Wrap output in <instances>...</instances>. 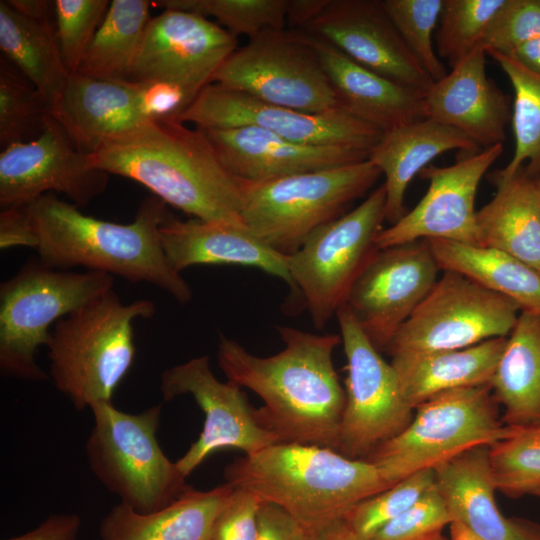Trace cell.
Here are the masks:
<instances>
[{
	"label": "cell",
	"instance_id": "obj_46",
	"mask_svg": "<svg viewBox=\"0 0 540 540\" xmlns=\"http://www.w3.org/2000/svg\"><path fill=\"white\" fill-rule=\"evenodd\" d=\"M260 504L256 495L234 488L215 521L212 540H255Z\"/></svg>",
	"mask_w": 540,
	"mask_h": 540
},
{
	"label": "cell",
	"instance_id": "obj_56",
	"mask_svg": "<svg viewBox=\"0 0 540 540\" xmlns=\"http://www.w3.org/2000/svg\"><path fill=\"white\" fill-rule=\"evenodd\" d=\"M533 495H534V496H538V497H540V489H539V490H537L536 492H534V494H533Z\"/></svg>",
	"mask_w": 540,
	"mask_h": 540
},
{
	"label": "cell",
	"instance_id": "obj_8",
	"mask_svg": "<svg viewBox=\"0 0 540 540\" xmlns=\"http://www.w3.org/2000/svg\"><path fill=\"white\" fill-rule=\"evenodd\" d=\"M94 426L85 444L91 472L120 502L139 513L162 509L186 488V477L157 440L162 406L140 413L117 409L111 401L90 406Z\"/></svg>",
	"mask_w": 540,
	"mask_h": 540
},
{
	"label": "cell",
	"instance_id": "obj_45",
	"mask_svg": "<svg viewBox=\"0 0 540 540\" xmlns=\"http://www.w3.org/2000/svg\"><path fill=\"white\" fill-rule=\"evenodd\" d=\"M133 83L141 113L148 122L176 121L195 100L182 86L173 82L144 80Z\"/></svg>",
	"mask_w": 540,
	"mask_h": 540
},
{
	"label": "cell",
	"instance_id": "obj_31",
	"mask_svg": "<svg viewBox=\"0 0 540 540\" xmlns=\"http://www.w3.org/2000/svg\"><path fill=\"white\" fill-rule=\"evenodd\" d=\"M0 49L41 93L55 117L70 75L62 61L55 21L27 17L1 0Z\"/></svg>",
	"mask_w": 540,
	"mask_h": 540
},
{
	"label": "cell",
	"instance_id": "obj_9",
	"mask_svg": "<svg viewBox=\"0 0 540 540\" xmlns=\"http://www.w3.org/2000/svg\"><path fill=\"white\" fill-rule=\"evenodd\" d=\"M381 174L366 160L269 181H243L241 217L258 239L289 256L315 230L342 216Z\"/></svg>",
	"mask_w": 540,
	"mask_h": 540
},
{
	"label": "cell",
	"instance_id": "obj_35",
	"mask_svg": "<svg viewBox=\"0 0 540 540\" xmlns=\"http://www.w3.org/2000/svg\"><path fill=\"white\" fill-rule=\"evenodd\" d=\"M489 55L507 75L514 90L512 126L515 150L510 162L489 175L490 182L504 180L519 168L532 177L540 176V75L514 58L497 52Z\"/></svg>",
	"mask_w": 540,
	"mask_h": 540
},
{
	"label": "cell",
	"instance_id": "obj_24",
	"mask_svg": "<svg viewBox=\"0 0 540 540\" xmlns=\"http://www.w3.org/2000/svg\"><path fill=\"white\" fill-rule=\"evenodd\" d=\"M159 233L166 257L179 273L194 265L251 266L282 279L293 290L287 256L268 247L245 225L180 220L171 214Z\"/></svg>",
	"mask_w": 540,
	"mask_h": 540
},
{
	"label": "cell",
	"instance_id": "obj_12",
	"mask_svg": "<svg viewBox=\"0 0 540 540\" xmlns=\"http://www.w3.org/2000/svg\"><path fill=\"white\" fill-rule=\"evenodd\" d=\"M520 306L453 271H443L433 288L397 331L385 351L453 350L507 337Z\"/></svg>",
	"mask_w": 540,
	"mask_h": 540
},
{
	"label": "cell",
	"instance_id": "obj_53",
	"mask_svg": "<svg viewBox=\"0 0 540 540\" xmlns=\"http://www.w3.org/2000/svg\"><path fill=\"white\" fill-rule=\"evenodd\" d=\"M316 540H359L348 529L344 520L333 525L323 534H321Z\"/></svg>",
	"mask_w": 540,
	"mask_h": 540
},
{
	"label": "cell",
	"instance_id": "obj_51",
	"mask_svg": "<svg viewBox=\"0 0 540 540\" xmlns=\"http://www.w3.org/2000/svg\"><path fill=\"white\" fill-rule=\"evenodd\" d=\"M19 13L33 19H52L54 1L46 0H7Z\"/></svg>",
	"mask_w": 540,
	"mask_h": 540
},
{
	"label": "cell",
	"instance_id": "obj_29",
	"mask_svg": "<svg viewBox=\"0 0 540 540\" xmlns=\"http://www.w3.org/2000/svg\"><path fill=\"white\" fill-rule=\"evenodd\" d=\"M507 337L462 349L397 354L390 364L404 398L415 409L446 391L490 385Z\"/></svg>",
	"mask_w": 540,
	"mask_h": 540
},
{
	"label": "cell",
	"instance_id": "obj_44",
	"mask_svg": "<svg viewBox=\"0 0 540 540\" xmlns=\"http://www.w3.org/2000/svg\"><path fill=\"white\" fill-rule=\"evenodd\" d=\"M450 523V514L434 483L414 505L369 540H427L442 533Z\"/></svg>",
	"mask_w": 540,
	"mask_h": 540
},
{
	"label": "cell",
	"instance_id": "obj_1",
	"mask_svg": "<svg viewBox=\"0 0 540 540\" xmlns=\"http://www.w3.org/2000/svg\"><path fill=\"white\" fill-rule=\"evenodd\" d=\"M284 348L260 357L220 334L217 360L228 381L255 392L264 405L255 409L259 424L279 442L337 451L345 406L333 363L338 334H314L277 326Z\"/></svg>",
	"mask_w": 540,
	"mask_h": 540
},
{
	"label": "cell",
	"instance_id": "obj_30",
	"mask_svg": "<svg viewBox=\"0 0 540 540\" xmlns=\"http://www.w3.org/2000/svg\"><path fill=\"white\" fill-rule=\"evenodd\" d=\"M493 198L477 211L479 245L504 251L540 274V195L536 178L521 167L491 182Z\"/></svg>",
	"mask_w": 540,
	"mask_h": 540
},
{
	"label": "cell",
	"instance_id": "obj_36",
	"mask_svg": "<svg viewBox=\"0 0 540 540\" xmlns=\"http://www.w3.org/2000/svg\"><path fill=\"white\" fill-rule=\"evenodd\" d=\"M1 59L0 64V145L36 139L43 131L51 108L41 93L23 75Z\"/></svg>",
	"mask_w": 540,
	"mask_h": 540
},
{
	"label": "cell",
	"instance_id": "obj_13",
	"mask_svg": "<svg viewBox=\"0 0 540 540\" xmlns=\"http://www.w3.org/2000/svg\"><path fill=\"white\" fill-rule=\"evenodd\" d=\"M336 317L347 361L337 451L351 459H364L402 432L414 409L404 398L392 365L382 358L346 304Z\"/></svg>",
	"mask_w": 540,
	"mask_h": 540
},
{
	"label": "cell",
	"instance_id": "obj_39",
	"mask_svg": "<svg viewBox=\"0 0 540 540\" xmlns=\"http://www.w3.org/2000/svg\"><path fill=\"white\" fill-rule=\"evenodd\" d=\"M505 0H443L435 48L454 68L481 47L487 27Z\"/></svg>",
	"mask_w": 540,
	"mask_h": 540
},
{
	"label": "cell",
	"instance_id": "obj_4",
	"mask_svg": "<svg viewBox=\"0 0 540 540\" xmlns=\"http://www.w3.org/2000/svg\"><path fill=\"white\" fill-rule=\"evenodd\" d=\"M224 477L233 488L283 508L315 539L343 521L356 504L390 487L365 460L285 442L233 460Z\"/></svg>",
	"mask_w": 540,
	"mask_h": 540
},
{
	"label": "cell",
	"instance_id": "obj_19",
	"mask_svg": "<svg viewBox=\"0 0 540 540\" xmlns=\"http://www.w3.org/2000/svg\"><path fill=\"white\" fill-rule=\"evenodd\" d=\"M503 144L465 155L456 163L428 165L420 173L427 192L418 204L376 237L378 249L420 239L479 245L475 198L481 179L501 155Z\"/></svg>",
	"mask_w": 540,
	"mask_h": 540
},
{
	"label": "cell",
	"instance_id": "obj_38",
	"mask_svg": "<svg viewBox=\"0 0 540 540\" xmlns=\"http://www.w3.org/2000/svg\"><path fill=\"white\" fill-rule=\"evenodd\" d=\"M153 5L213 17L237 37L250 38L264 30L285 29L288 0H161Z\"/></svg>",
	"mask_w": 540,
	"mask_h": 540
},
{
	"label": "cell",
	"instance_id": "obj_28",
	"mask_svg": "<svg viewBox=\"0 0 540 540\" xmlns=\"http://www.w3.org/2000/svg\"><path fill=\"white\" fill-rule=\"evenodd\" d=\"M233 487L224 483L201 491L187 488L170 504L139 513L118 503L102 519L101 540H212L215 521Z\"/></svg>",
	"mask_w": 540,
	"mask_h": 540
},
{
	"label": "cell",
	"instance_id": "obj_20",
	"mask_svg": "<svg viewBox=\"0 0 540 540\" xmlns=\"http://www.w3.org/2000/svg\"><path fill=\"white\" fill-rule=\"evenodd\" d=\"M301 30L423 96L434 84L404 43L382 0H328Z\"/></svg>",
	"mask_w": 540,
	"mask_h": 540
},
{
	"label": "cell",
	"instance_id": "obj_26",
	"mask_svg": "<svg viewBox=\"0 0 540 540\" xmlns=\"http://www.w3.org/2000/svg\"><path fill=\"white\" fill-rule=\"evenodd\" d=\"M85 154L148 122L141 113L131 81L69 75L60 110L54 117Z\"/></svg>",
	"mask_w": 540,
	"mask_h": 540
},
{
	"label": "cell",
	"instance_id": "obj_54",
	"mask_svg": "<svg viewBox=\"0 0 540 540\" xmlns=\"http://www.w3.org/2000/svg\"><path fill=\"white\" fill-rule=\"evenodd\" d=\"M427 540H451V539L446 538L445 536L442 535V533H440Z\"/></svg>",
	"mask_w": 540,
	"mask_h": 540
},
{
	"label": "cell",
	"instance_id": "obj_41",
	"mask_svg": "<svg viewBox=\"0 0 540 540\" xmlns=\"http://www.w3.org/2000/svg\"><path fill=\"white\" fill-rule=\"evenodd\" d=\"M404 43L434 82L448 71L436 52L433 35L443 0H382Z\"/></svg>",
	"mask_w": 540,
	"mask_h": 540
},
{
	"label": "cell",
	"instance_id": "obj_55",
	"mask_svg": "<svg viewBox=\"0 0 540 540\" xmlns=\"http://www.w3.org/2000/svg\"><path fill=\"white\" fill-rule=\"evenodd\" d=\"M536 182H537L538 191H539V195H540V176L536 177Z\"/></svg>",
	"mask_w": 540,
	"mask_h": 540
},
{
	"label": "cell",
	"instance_id": "obj_42",
	"mask_svg": "<svg viewBox=\"0 0 540 540\" xmlns=\"http://www.w3.org/2000/svg\"><path fill=\"white\" fill-rule=\"evenodd\" d=\"M108 0H55L56 34L63 64L72 75L104 19Z\"/></svg>",
	"mask_w": 540,
	"mask_h": 540
},
{
	"label": "cell",
	"instance_id": "obj_50",
	"mask_svg": "<svg viewBox=\"0 0 540 540\" xmlns=\"http://www.w3.org/2000/svg\"><path fill=\"white\" fill-rule=\"evenodd\" d=\"M328 0H288L287 24L303 29L325 7Z\"/></svg>",
	"mask_w": 540,
	"mask_h": 540
},
{
	"label": "cell",
	"instance_id": "obj_43",
	"mask_svg": "<svg viewBox=\"0 0 540 540\" xmlns=\"http://www.w3.org/2000/svg\"><path fill=\"white\" fill-rule=\"evenodd\" d=\"M540 37V0H505L490 21L481 47L486 54H511Z\"/></svg>",
	"mask_w": 540,
	"mask_h": 540
},
{
	"label": "cell",
	"instance_id": "obj_14",
	"mask_svg": "<svg viewBox=\"0 0 540 540\" xmlns=\"http://www.w3.org/2000/svg\"><path fill=\"white\" fill-rule=\"evenodd\" d=\"M198 128L256 127L292 142L369 151L383 131L342 109L306 113L261 101L218 83L208 84L178 117Z\"/></svg>",
	"mask_w": 540,
	"mask_h": 540
},
{
	"label": "cell",
	"instance_id": "obj_52",
	"mask_svg": "<svg viewBox=\"0 0 540 540\" xmlns=\"http://www.w3.org/2000/svg\"><path fill=\"white\" fill-rule=\"evenodd\" d=\"M508 56L540 75V37L518 47Z\"/></svg>",
	"mask_w": 540,
	"mask_h": 540
},
{
	"label": "cell",
	"instance_id": "obj_5",
	"mask_svg": "<svg viewBox=\"0 0 540 540\" xmlns=\"http://www.w3.org/2000/svg\"><path fill=\"white\" fill-rule=\"evenodd\" d=\"M155 313L152 301L124 304L111 289L58 320L46 344L56 389L77 410L111 401L134 362V321Z\"/></svg>",
	"mask_w": 540,
	"mask_h": 540
},
{
	"label": "cell",
	"instance_id": "obj_2",
	"mask_svg": "<svg viewBox=\"0 0 540 540\" xmlns=\"http://www.w3.org/2000/svg\"><path fill=\"white\" fill-rule=\"evenodd\" d=\"M24 207L28 247L44 264L61 270L82 266L129 282H146L182 305L191 301L190 285L171 266L161 244L159 229L171 213L160 198H145L128 224L88 216L54 193Z\"/></svg>",
	"mask_w": 540,
	"mask_h": 540
},
{
	"label": "cell",
	"instance_id": "obj_49",
	"mask_svg": "<svg viewBox=\"0 0 540 540\" xmlns=\"http://www.w3.org/2000/svg\"><path fill=\"white\" fill-rule=\"evenodd\" d=\"M29 221L25 207H10L0 212V248L28 247Z\"/></svg>",
	"mask_w": 540,
	"mask_h": 540
},
{
	"label": "cell",
	"instance_id": "obj_22",
	"mask_svg": "<svg viewBox=\"0 0 540 540\" xmlns=\"http://www.w3.org/2000/svg\"><path fill=\"white\" fill-rule=\"evenodd\" d=\"M486 52L477 48L424 95L426 118L450 126L481 150L503 144L512 103L486 74Z\"/></svg>",
	"mask_w": 540,
	"mask_h": 540
},
{
	"label": "cell",
	"instance_id": "obj_33",
	"mask_svg": "<svg viewBox=\"0 0 540 540\" xmlns=\"http://www.w3.org/2000/svg\"><path fill=\"white\" fill-rule=\"evenodd\" d=\"M428 242L442 271L457 272L513 300L521 311L540 313V274L527 264L488 246L442 239Z\"/></svg>",
	"mask_w": 540,
	"mask_h": 540
},
{
	"label": "cell",
	"instance_id": "obj_48",
	"mask_svg": "<svg viewBox=\"0 0 540 540\" xmlns=\"http://www.w3.org/2000/svg\"><path fill=\"white\" fill-rule=\"evenodd\" d=\"M80 526L77 514H53L33 530L6 540H77Z\"/></svg>",
	"mask_w": 540,
	"mask_h": 540
},
{
	"label": "cell",
	"instance_id": "obj_37",
	"mask_svg": "<svg viewBox=\"0 0 540 540\" xmlns=\"http://www.w3.org/2000/svg\"><path fill=\"white\" fill-rule=\"evenodd\" d=\"M496 489L510 497L540 489V424L515 427L508 437L489 446Z\"/></svg>",
	"mask_w": 540,
	"mask_h": 540
},
{
	"label": "cell",
	"instance_id": "obj_17",
	"mask_svg": "<svg viewBox=\"0 0 540 540\" xmlns=\"http://www.w3.org/2000/svg\"><path fill=\"white\" fill-rule=\"evenodd\" d=\"M109 174L91 167L61 123L50 115L34 140L14 143L0 154V207H22L52 192L87 206L108 186Z\"/></svg>",
	"mask_w": 540,
	"mask_h": 540
},
{
	"label": "cell",
	"instance_id": "obj_21",
	"mask_svg": "<svg viewBox=\"0 0 540 540\" xmlns=\"http://www.w3.org/2000/svg\"><path fill=\"white\" fill-rule=\"evenodd\" d=\"M198 128V127H197ZM201 129L235 177L262 182L368 160L369 151L292 142L256 127Z\"/></svg>",
	"mask_w": 540,
	"mask_h": 540
},
{
	"label": "cell",
	"instance_id": "obj_3",
	"mask_svg": "<svg viewBox=\"0 0 540 540\" xmlns=\"http://www.w3.org/2000/svg\"><path fill=\"white\" fill-rule=\"evenodd\" d=\"M87 157L91 167L136 181L196 219L244 225L243 181L227 170L197 127L150 122Z\"/></svg>",
	"mask_w": 540,
	"mask_h": 540
},
{
	"label": "cell",
	"instance_id": "obj_34",
	"mask_svg": "<svg viewBox=\"0 0 540 540\" xmlns=\"http://www.w3.org/2000/svg\"><path fill=\"white\" fill-rule=\"evenodd\" d=\"M146 0H113L86 50L77 73L129 81L146 27L151 19Z\"/></svg>",
	"mask_w": 540,
	"mask_h": 540
},
{
	"label": "cell",
	"instance_id": "obj_10",
	"mask_svg": "<svg viewBox=\"0 0 540 540\" xmlns=\"http://www.w3.org/2000/svg\"><path fill=\"white\" fill-rule=\"evenodd\" d=\"M384 184L356 208L315 230L287 256L293 291L301 295L316 329L345 304L349 291L378 250L385 221Z\"/></svg>",
	"mask_w": 540,
	"mask_h": 540
},
{
	"label": "cell",
	"instance_id": "obj_32",
	"mask_svg": "<svg viewBox=\"0 0 540 540\" xmlns=\"http://www.w3.org/2000/svg\"><path fill=\"white\" fill-rule=\"evenodd\" d=\"M506 425L540 424V313L522 310L490 381Z\"/></svg>",
	"mask_w": 540,
	"mask_h": 540
},
{
	"label": "cell",
	"instance_id": "obj_47",
	"mask_svg": "<svg viewBox=\"0 0 540 540\" xmlns=\"http://www.w3.org/2000/svg\"><path fill=\"white\" fill-rule=\"evenodd\" d=\"M255 540H316L309 531L283 508L261 501Z\"/></svg>",
	"mask_w": 540,
	"mask_h": 540
},
{
	"label": "cell",
	"instance_id": "obj_40",
	"mask_svg": "<svg viewBox=\"0 0 540 540\" xmlns=\"http://www.w3.org/2000/svg\"><path fill=\"white\" fill-rule=\"evenodd\" d=\"M434 483V470L416 472L356 504L347 513L344 522L356 538L369 540L414 505Z\"/></svg>",
	"mask_w": 540,
	"mask_h": 540
},
{
	"label": "cell",
	"instance_id": "obj_25",
	"mask_svg": "<svg viewBox=\"0 0 540 540\" xmlns=\"http://www.w3.org/2000/svg\"><path fill=\"white\" fill-rule=\"evenodd\" d=\"M309 36L342 110L383 132L426 118L423 95Z\"/></svg>",
	"mask_w": 540,
	"mask_h": 540
},
{
	"label": "cell",
	"instance_id": "obj_11",
	"mask_svg": "<svg viewBox=\"0 0 540 540\" xmlns=\"http://www.w3.org/2000/svg\"><path fill=\"white\" fill-rule=\"evenodd\" d=\"M212 83L261 101L306 113L341 109L310 36L264 30L238 47Z\"/></svg>",
	"mask_w": 540,
	"mask_h": 540
},
{
	"label": "cell",
	"instance_id": "obj_16",
	"mask_svg": "<svg viewBox=\"0 0 540 540\" xmlns=\"http://www.w3.org/2000/svg\"><path fill=\"white\" fill-rule=\"evenodd\" d=\"M160 391L165 401L191 395L204 414L198 439L176 461L185 477L216 451L238 449L248 455L279 443L277 436L257 421L255 409L242 387L215 377L208 356L195 357L164 370Z\"/></svg>",
	"mask_w": 540,
	"mask_h": 540
},
{
	"label": "cell",
	"instance_id": "obj_23",
	"mask_svg": "<svg viewBox=\"0 0 540 540\" xmlns=\"http://www.w3.org/2000/svg\"><path fill=\"white\" fill-rule=\"evenodd\" d=\"M451 517L481 540H540V525L504 516L495 500L489 446L468 450L434 469Z\"/></svg>",
	"mask_w": 540,
	"mask_h": 540
},
{
	"label": "cell",
	"instance_id": "obj_7",
	"mask_svg": "<svg viewBox=\"0 0 540 540\" xmlns=\"http://www.w3.org/2000/svg\"><path fill=\"white\" fill-rule=\"evenodd\" d=\"M490 385L437 394L414 409L407 427L375 448L365 460L392 486L423 470H434L479 446H491L515 429L499 416Z\"/></svg>",
	"mask_w": 540,
	"mask_h": 540
},
{
	"label": "cell",
	"instance_id": "obj_6",
	"mask_svg": "<svg viewBox=\"0 0 540 540\" xmlns=\"http://www.w3.org/2000/svg\"><path fill=\"white\" fill-rule=\"evenodd\" d=\"M112 275L52 268L37 257L0 285V372L25 381L47 374L36 355L61 318L113 289Z\"/></svg>",
	"mask_w": 540,
	"mask_h": 540
},
{
	"label": "cell",
	"instance_id": "obj_18",
	"mask_svg": "<svg viewBox=\"0 0 540 540\" xmlns=\"http://www.w3.org/2000/svg\"><path fill=\"white\" fill-rule=\"evenodd\" d=\"M237 48V37L218 23L166 9L151 17L129 81L173 82L196 98Z\"/></svg>",
	"mask_w": 540,
	"mask_h": 540
},
{
	"label": "cell",
	"instance_id": "obj_15",
	"mask_svg": "<svg viewBox=\"0 0 540 540\" xmlns=\"http://www.w3.org/2000/svg\"><path fill=\"white\" fill-rule=\"evenodd\" d=\"M441 271L429 242L378 249L352 285L345 304L378 351L435 285Z\"/></svg>",
	"mask_w": 540,
	"mask_h": 540
},
{
	"label": "cell",
	"instance_id": "obj_27",
	"mask_svg": "<svg viewBox=\"0 0 540 540\" xmlns=\"http://www.w3.org/2000/svg\"><path fill=\"white\" fill-rule=\"evenodd\" d=\"M456 149L465 155L481 151L463 133L430 118L383 132L368 160L385 177L386 221L394 224L406 213L405 193L414 176L437 156Z\"/></svg>",
	"mask_w": 540,
	"mask_h": 540
}]
</instances>
